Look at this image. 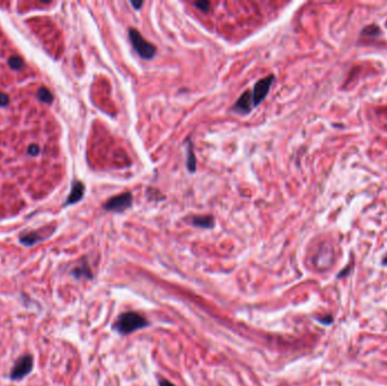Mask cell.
Masks as SVG:
<instances>
[{
  "label": "cell",
  "instance_id": "1",
  "mask_svg": "<svg viewBox=\"0 0 387 386\" xmlns=\"http://www.w3.org/2000/svg\"><path fill=\"white\" fill-rule=\"evenodd\" d=\"M149 325L148 319L143 315L136 312H127L120 315L117 322L114 324V328L120 334H131L133 332L141 328H144Z\"/></svg>",
  "mask_w": 387,
  "mask_h": 386
},
{
  "label": "cell",
  "instance_id": "2",
  "mask_svg": "<svg viewBox=\"0 0 387 386\" xmlns=\"http://www.w3.org/2000/svg\"><path fill=\"white\" fill-rule=\"evenodd\" d=\"M128 37H129V41H131L133 49L137 52L142 59L145 60H150L152 59L157 55V48H155L154 44L149 42L148 40H145V38L142 35L140 31H137L136 29H129L128 30Z\"/></svg>",
  "mask_w": 387,
  "mask_h": 386
},
{
  "label": "cell",
  "instance_id": "3",
  "mask_svg": "<svg viewBox=\"0 0 387 386\" xmlns=\"http://www.w3.org/2000/svg\"><path fill=\"white\" fill-rule=\"evenodd\" d=\"M133 206V194L126 192L119 194L117 196L109 198L103 205V210L106 212L122 213Z\"/></svg>",
  "mask_w": 387,
  "mask_h": 386
},
{
  "label": "cell",
  "instance_id": "4",
  "mask_svg": "<svg viewBox=\"0 0 387 386\" xmlns=\"http://www.w3.org/2000/svg\"><path fill=\"white\" fill-rule=\"evenodd\" d=\"M34 360L31 354H24L19 360L15 362L14 367L10 374V378L12 380H20L23 379L24 377L28 376L31 371L33 370Z\"/></svg>",
  "mask_w": 387,
  "mask_h": 386
},
{
  "label": "cell",
  "instance_id": "5",
  "mask_svg": "<svg viewBox=\"0 0 387 386\" xmlns=\"http://www.w3.org/2000/svg\"><path fill=\"white\" fill-rule=\"evenodd\" d=\"M274 79H275L274 75H269V76H266L264 78H261L260 81L255 84V86H253L251 91L253 106H255V108L260 105L262 102L265 100V97L268 96L271 87L273 85Z\"/></svg>",
  "mask_w": 387,
  "mask_h": 386
},
{
  "label": "cell",
  "instance_id": "6",
  "mask_svg": "<svg viewBox=\"0 0 387 386\" xmlns=\"http://www.w3.org/2000/svg\"><path fill=\"white\" fill-rule=\"evenodd\" d=\"M253 108H255V106H253L252 92L251 90H247L239 96L237 101H235V103L233 104L232 108H231V111L237 114H241V116H246V114L251 112Z\"/></svg>",
  "mask_w": 387,
  "mask_h": 386
},
{
  "label": "cell",
  "instance_id": "7",
  "mask_svg": "<svg viewBox=\"0 0 387 386\" xmlns=\"http://www.w3.org/2000/svg\"><path fill=\"white\" fill-rule=\"evenodd\" d=\"M189 221L195 227L203 229H212L215 224L214 217L212 215H195L191 216Z\"/></svg>",
  "mask_w": 387,
  "mask_h": 386
},
{
  "label": "cell",
  "instance_id": "8",
  "mask_svg": "<svg viewBox=\"0 0 387 386\" xmlns=\"http://www.w3.org/2000/svg\"><path fill=\"white\" fill-rule=\"evenodd\" d=\"M84 193H85V187H84L83 183H81V181H75L73 184L72 192H70L66 204H67V205H70V204H75L79 202L83 198Z\"/></svg>",
  "mask_w": 387,
  "mask_h": 386
},
{
  "label": "cell",
  "instance_id": "9",
  "mask_svg": "<svg viewBox=\"0 0 387 386\" xmlns=\"http://www.w3.org/2000/svg\"><path fill=\"white\" fill-rule=\"evenodd\" d=\"M44 237L39 231H34V232H28L22 234L20 237V242L24 246H33L35 243H38L39 241H42Z\"/></svg>",
  "mask_w": 387,
  "mask_h": 386
},
{
  "label": "cell",
  "instance_id": "10",
  "mask_svg": "<svg viewBox=\"0 0 387 386\" xmlns=\"http://www.w3.org/2000/svg\"><path fill=\"white\" fill-rule=\"evenodd\" d=\"M187 169H188L191 174L196 172L197 169V163H196V155L194 152V144L191 143L190 140H188V145H187Z\"/></svg>",
  "mask_w": 387,
  "mask_h": 386
},
{
  "label": "cell",
  "instance_id": "11",
  "mask_svg": "<svg viewBox=\"0 0 387 386\" xmlns=\"http://www.w3.org/2000/svg\"><path fill=\"white\" fill-rule=\"evenodd\" d=\"M72 273H73L74 277L77 278V279H79V278L91 279L92 278L91 271H90V269H88V266L85 263H84L81 266H77L76 269H74V271H73Z\"/></svg>",
  "mask_w": 387,
  "mask_h": 386
},
{
  "label": "cell",
  "instance_id": "12",
  "mask_svg": "<svg viewBox=\"0 0 387 386\" xmlns=\"http://www.w3.org/2000/svg\"><path fill=\"white\" fill-rule=\"evenodd\" d=\"M37 96L38 99L41 101V102H44V103H48L50 104L52 100H53V95L52 93L48 90V88L46 87H41L39 88V91L37 93Z\"/></svg>",
  "mask_w": 387,
  "mask_h": 386
},
{
  "label": "cell",
  "instance_id": "13",
  "mask_svg": "<svg viewBox=\"0 0 387 386\" xmlns=\"http://www.w3.org/2000/svg\"><path fill=\"white\" fill-rule=\"evenodd\" d=\"M8 65L11 66L12 69H15V70H21L24 68V61L23 59L21 58V57L19 56H13L10 58V61H8Z\"/></svg>",
  "mask_w": 387,
  "mask_h": 386
},
{
  "label": "cell",
  "instance_id": "14",
  "mask_svg": "<svg viewBox=\"0 0 387 386\" xmlns=\"http://www.w3.org/2000/svg\"><path fill=\"white\" fill-rule=\"evenodd\" d=\"M194 5L196 6L199 11H202L204 13H207L208 10H210L211 4L208 2H196V3H194Z\"/></svg>",
  "mask_w": 387,
  "mask_h": 386
},
{
  "label": "cell",
  "instance_id": "15",
  "mask_svg": "<svg viewBox=\"0 0 387 386\" xmlns=\"http://www.w3.org/2000/svg\"><path fill=\"white\" fill-rule=\"evenodd\" d=\"M28 153H29L30 157H35V155H38V154L40 153V148H39V145H37V144H31V145L29 146V149H28Z\"/></svg>",
  "mask_w": 387,
  "mask_h": 386
},
{
  "label": "cell",
  "instance_id": "16",
  "mask_svg": "<svg viewBox=\"0 0 387 386\" xmlns=\"http://www.w3.org/2000/svg\"><path fill=\"white\" fill-rule=\"evenodd\" d=\"M363 33H368L369 35H376L379 33V30L377 29V26H368V28L363 31Z\"/></svg>",
  "mask_w": 387,
  "mask_h": 386
},
{
  "label": "cell",
  "instance_id": "17",
  "mask_svg": "<svg viewBox=\"0 0 387 386\" xmlns=\"http://www.w3.org/2000/svg\"><path fill=\"white\" fill-rule=\"evenodd\" d=\"M10 103V97L5 93H0V106H6Z\"/></svg>",
  "mask_w": 387,
  "mask_h": 386
},
{
  "label": "cell",
  "instance_id": "18",
  "mask_svg": "<svg viewBox=\"0 0 387 386\" xmlns=\"http://www.w3.org/2000/svg\"><path fill=\"white\" fill-rule=\"evenodd\" d=\"M132 5L135 7V10L139 11V10H141V7L144 5V3L143 2H134V0H132Z\"/></svg>",
  "mask_w": 387,
  "mask_h": 386
},
{
  "label": "cell",
  "instance_id": "19",
  "mask_svg": "<svg viewBox=\"0 0 387 386\" xmlns=\"http://www.w3.org/2000/svg\"><path fill=\"white\" fill-rule=\"evenodd\" d=\"M160 386H176V385L172 384L171 381L168 379H161L160 380Z\"/></svg>",
  "mask_w": 387,
  "mask_h": 386
},
{
  "label": "cell",
  "instance_id": "20",
  "mask_svg": "<svg viewBox=\"0 0 387 386\" xmlns=\"http://www.w3.org/2000/svg\"><path fill=\"white\" fill-rule=\"evenodd\" d=\"M382 264L387 265V254H386V256L384 257V260H382Z\"/></svg>",
  "mask_w": 387,
  "mask_h": 386
}]
</instances>
